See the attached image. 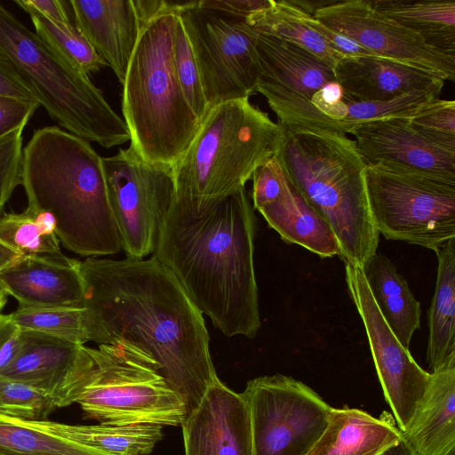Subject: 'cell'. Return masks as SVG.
<instances>
[{
	"instance_id": "obj_15",
	"label": "cell",
	"mask_w": 455,
	"mask_h": 455,
	"mask_svg": "<svg viewBox=\"0 0 455 455\" xmlns=\"http://www.w3.org/2000/svg\"><path fill=\"white\" fill-rule=\"evenodd\" d=\"M313 17L376 56L430 71L444 81L455 79V56L427 45L373 8L371 0L331 1Z\"/></svg>"
},
{
	"instance_id": "obj_39",
	"label": "cell",
	"mask_w": 455,
	"mask_h": 455,
	"mask_svg": "<svg viewBox=\"0 0 455 455\" xmlns=\"http://www.w3.org/2000/svg\"><path fill=\"white\" fill-rule=\"evenodd\" d=\"M38 107L36 100L0 97V137L25 127Z\"/></svg>"
},
{
	"instance_id": "obj_45",
	"label": "cell",
	"mask_w": 455,
	"mask_h": 455,
	"mask_svg": "<svg viewBox=\"0 0 455 455\" xmlns=\"http://www.w3.org/2000/svg\"><path fill=\"white\" fill-rule=\"evenodd\" d=\"M290 4L296 7L299 11L309 14L311 16L314 15L315 12L319 8L330 4L331 0L325 1H317V0H287Z\"/></svg>"
},
{
	"instance_id": "obj_31",
	"label": "cell",
	"mask_w": 455,
	"mask_h": 455,
	"mask_svg": "<svg viewBox=\"0 0 455 455\" xmlns=\"http://www.w3.org/2000/svg\"><path fill=\"white\" fill-rule=\"evenodd\" d=\"M0 455H108L0 413Z\"/></svg>"
},
{
	"instance_id": "obj_3",
	"label": "cell",
	"mask_w": 455,
	"mask_h": 455,
	"mask_svg": "<svg viewBox=\"0 0 455 455\" xmlns=\"http://www.w3.org/2000/svg\"><path fill=\"white\" fill-rule=\"evenodd\" d=\"M28 208L51 213L64 247L84 257L122 250L102 157L89 141L57 126L36 130L23 148Z\"/></svg>"
},
{
	"instance_id": "obj_33",
	"label": "cell",
	"mask_w": 455,
	"mask_h": 455,
	"mask_svg": "<svg viewBox=\"0 0 455 455\" xmlns=\"http://www.w3.org/2000/svg\"><path fill=\"white\" fill-rule=\"evenodd\" d=\"M0 241L20 256L61 253L56 233L45 228L28 208L20 213L4 212L0 219Z\"/></svg>"
},
{
	"instance_id": "obj_5",
	"label": "cell",
	"mask_w": 455,
	"mask_h": 455,
	"mask_svg": "<svg viewBox=\"0 0 455 455\" xmlns=\"http://www.w3.org/2000/svg\"><path fill=\"white\" fill-rule=\"evenodd\" d=\"M283 131L249 99L212 108L172 165L174 201L201 214L245 188L280 149Z\"/></svg>"
},
{
	"instance_id": "obj_41",
	"label": "cell",
	"mask_w": 455,
	"mask_h": 455,
	"mask_svg": "<svg viewBox=\"0 0 455 455\" xmlns=\"http://www.w3.org/2000/svg\"><path fill=\"white\" fill-rule=\"evenodd\" d=\"M0 97L36 100L9 59L0 52Z\"/></svg>"
},
{
	"instance_id": "obj_29",
	"label": "cell",
	"mask_w": 455,
	"mask_h": 455,
	"mask_svg": "<svg viewBox=\"0 0 455 455\" xmlns=\"http://www.w3.org/2000/svg\"><path fill=\"white\" fill-rule=\"evenodd\" d=\"M255 31L272 35L299 45L331 68L345 57L324 40L304 20V13L287 0L270 1L244 20Z\"/></svg>"
},
{
	"instance_id": "obj_47",
	"label": "cell",
	"mask_w": 455,
	"mask_h": 455,
	"mask_svg": "<svg viewBox=\"0 0 455 455\" xmlns=\"http://www.w3.org/2000/svg\"><path fill=\"white\" fill-rule=\"evenodd\" d=\"M20 255L0 241V272Z\"/></svg>"
},
{
	"instance_id": "obj_4",
	"label": "cell",
	"mask_w": 455,
	"mask_h": 455,
	"mask_svg": "<svg viewBox=\"0 0 455 455\" xmlns=\"http://www.w3.org/2000/svg\"><path fill=\"white\" fill-rule=\"evenodd\" d=\"M277 155L290 182L331 227L342 260L363 267L377 253L379 234L355 140L339 131L283 132Z\"/></svg>"
},
{
	"instance_id": "obj_24",
	"label": "cell",
	"mask_w": 455,
	"mask_h": 455,
	"mask_svg": "<svg viewBox=\"0 0 455 455\" xmlns=\"http://www.w3.org/2000/svg\"><path fill=\"white\" fill-rule=\"evenodd\" d=\"M402 437L390 419L359 409L331 407L324 431L306 455H378Z\"/></svg>"
},
{
	"instance_id": "obj_48",
	"label": "cell",
	"mask_w": 455,
	"mask_h": 455,
	"mask_svg": "<svg viewBox=\"0 0 455 455\" xmlns=\"http://www.w3.org/2000/svg\"><path fill=\"white\" fill-rule=\"evenodd\" d=\"M8 294L4 290V288L0 285V313L5 304L7 303Z\"/></svg>"
},
{
	"instance_id": "obj_13",
	"label": "cell",
	"mask_w": 455,
	"mask_h": 455,
	"mask_svg": "<svg viewBox=\"0 0 455 455\" xmlns=\"http://www.w3.org/2000/svg\"><path fill=\"white\" fill-rule=\"evenodd\" d=\"M210 108L256 92L258 32L244 20L199 8L180 14Z\"/></svg>"
},
{
	"instance_id": "obj_32",
	"label": "cell",
	"mask_w": 455,
	"mask_h": 455,
	"mask_svg": "<svg viewBox=\"0 0 455 455\" xmlns=\"http://www.w3.org/2000/svg\"><path fill=\"white\" fill-rule=\"evenodd\" d=\"M14 2L29 14L35 32L76 68L89 76L107 67L75 24L52 21L20 0Z\"/></svg>"
},
{
	"instance_id": "obj_43",
	"label": "cell",
	"mask_w": 455,
	"mask_h": 455,
	"mask_svg": "<svg viewBox=\"0 0 455 455\" xmlns=\"http://www.w3.org/2000/svg\"><path fill=\"white\" fill-rule=\"evenodd\" d=\"M303 13L305 21L344 56L374 55L355 41L344 36L340 33L332 30L322 22L318 21L313 16L305 12Z\"/></svg>"
},
{
	"instance_id": "obj_18",
	"label": "cell",
	"mask_w": 455,
	"mask_h": 455,
	"mask_svg": "<svg viewBox=\"0 0 455 455\" xmlns=\"http://www.w3.org/2000/svg\"><path fill=\"white\" fill-rule=\"evenodd\" d=\"M84 345L32 330L21 329L19 352L0 377L36 387L57 402L59 408L75 403L84 378Z\"/></svg>"
},
{
	"instance_id": "obj_40",
	"label": "cell",
	"mask_w": 455,
	"mask_h": 455,
	"mask_svg": "<svg viewBox=\"0 0 455 455\" xmlns=\"http://www.w3.org/2000/svg\"><path fill=\"white\" fill-rule=\"evenodd\" d=\"M271 0H200L198 7L246 20L269 6Z\"/></svg>"
},
{
	"instance_id": "obj_14",
	"label": "cell",
	"mask_w": 455,
	"mask_h": 455,
	"mask_svg": "<svg viewBox=\"0 0 455 455\" xmlns=\"http://www.w3.org/2000/svg\"><path fill=\"white\" fill-rule=\"evenodd\" d=\"M345 263L349 296L365 328L370 349L385 399L397 427L404 432L425 395L432 374L423 370L380 314L363 268Z\"/></svg>"
},
{
	"instance_id": "obj_17",
	"label": "cell",
	"mask_w": 455,
	"mask_h": 455,
	"mask_svg": "<svg viewBox=\"0 0 455 455\" xmlns=\"http://www.w3.org/2000/svg\"><path fill=\"white\" fill-rule=\"evenodd\" d=\"M180 426L185 455H253L247 402L220 379Z\"/></svg>"
},
{
	"instance_id": "obj_44",
	"label": "cell",
	"mask_w": 455,
	"mask_h": 455,
	"mask_svg": "<svg viewBox=\"0 0 455 455\" xmlns=\"http://www.w3.org/2000/svg\"><path fill=\"white\" fill-rule=\"evenodd\" d=\"M21 4L31 7L52 21L71 23L64 3L60 0H20Z\"/></svg>"
},
{
	"instance_id": "obj_2",
	"label": "cell",
	"mask_w": 455,
	"mask_h": 455,
	"mask_svg": "<svg viewBox=\"0 0 455 455\" xmlns=\"http://www.w3.org/2000/svg\"><path fill=\"white\" fill-rule=\"evenodd\" d=\"M254 235L243 188L201 214L173 200L153 252L228 337L252 339L260 328Z\"/></svg>"
},
{
	"instance_id": "obj_34",
	"label": "cell",
	"mask_w": 455,
	"mask_h": 455,
	"mask_svg": "<svg viewBox=\"0 0 455 455\" xmlns=\"http://www.w3.org/2000/svg\"><path fill=\"white\" fill-rule=\"evenodd\" d=\"M441 93L442 90H416L387 100H344L347 113L339 124L347 134V129L355 124L387 118H411L437 101Z\"/></svg>"
},
{
	"instance_id": "obj_35",
	"label": "cell",
	"mask_w": 455,
	"mask_h": 455,
	"mask_svg": "<svg viewBox=\"0 0 455 455\" xmlns=\"http://www.w3.org/2000/svg\"><path fill=\"white\" fill-rule=\"evenodd\" d=\"M59 405L49 394L26 383L0 377V413L25 420H47Z\"/></svg>"
},
{
	"instance_id": "obj_27",
	"label": "cell",
	"mask_w": 455,
	"mask_h": 455,
	"mask_svg": "<svg viewBox=\"0 0 455 455\" xmlns=\"http://www.w3.org/2000/svg\"><path fill=\"white\" fill-rule=\"evenodd\" d=\"M30 421L42 430L108 455H148L163 438V427L154 425H71L49 419Z\"/></svg>"
},
{
	"instance_id": "obj_1",
	"label": "cell",
	"mask_w": 455,
	"mask_h": 455,
	"mask_svg": "<svg viewBox=\"0 0 455 455\" xmlns=\"http://www.w3.org/2000/svg\"><path fill=\"white\" fill-rule=\"evenodd\" d=\"M78 267L96 343L124 339L148 353L188 414L219 378L203 314L175 276L153 257H89Z\"/></svg>"
},
{
	"instance_id": "obj_20",
	"label": "cell",
	"mask_w": 455,
	"mask_h": 455,
	"mask_svg": "<svg viewBox=\"0 0 455 455\" xmlns=\"http://www.w3.org/2000/svg\"><path fill=\"white\" fill-rule=\"evenodd\" d=\"M344 100H387L416 90H442L444 80L416 66L375 55L345 56L333 68Z\"/></svg>"
},
{
	"instance_id": "obj_38",
	"label": "cell",
	"mask_w": 455,
	"mask_h": 455,
	"mask_svg": "<svg viewBox=\"0 0 455 455\" xmlns=\"http://www.w3.org/2000/svg\"><path fill=\"white\" fill-rule=\"evenodd\" d=\"M418 130L437 140L455 145V101L439 99L408 118Z\"/></svg>"
},
{
	"instance_id": "obj_8",
	"label": "cell",
	"mask_w": 455,
	"mask_h": 455,
	"mask_svg": "<svg viewBox=\"0 0 455 455\" xmlns=\"http://www.w3.org/2000/svg\"><path fill=\"white\" fill-rule=\"evenodd\" d=\"M86 368L75 403L86 417L114 426H180L184 402L158 363L129 341L84 346Z\"/></svg>"
},
{
	"instance_id": "obj_25",
	"label": "cell",
	"mask_w": 455,
	"mask_h": 455,
	"mask_svg": "<svg viewBox=\"0 0 455 455\" xmlns=\"http://www.w3.org/2000/svg\"><path fill=\"white\" fill-rule=\"evenodd\" d=\"M362 268L380 314L400 343L409 348L420 326L421 309L406 279L382 254L375 253Z\"/></svg>"
},
{
	"instance_id": "obj_23",
	"label": "cell",
	"mask_w": 455,
	"mask_h": 455,
	"mask_svg": "<svg viewBox=\"0 0 455 455\" xmlns=\"http://www.w3.org/2000/svg\"><path fill=\"white\" fill-rule=\"evenodd\" d=\"M255 210L283 241L300 245L322 258L339 256V245L331 227L287 176L278 194Z\"/></svg>"
},
{
	"instance_id": "obj_36",
	"label": "cell",
	"mask_w": 455,
	"mask_h": 455,
	"mask_svg": "<svg viewBox=\"0 0 455 455\" xmlns=\"http://www.w3.org/2000/svg\"><path fill=\"white\" fill-rule=\"evenodd\" d=\"M173 58L176 75L183 94L201 123L210 108L204 96L193 49L180 15L174 31Z\"/></svg>"
},
{
	"instance_id": "obj_37",
	"label": "cell",
	"mask_w": 455,
	"mask_h": 455,
	"mask_svg": "<svg viewBox=\"0 0 455 455\" xmlns=\"http://www.w3.org/2000/svg\"><path fill=\"white\" fill-rule=\"evenodd\" d=\"M23 129L17 128L0 137V219L14 189L22 183Z\"/></svg>"
},
{
	"instance_id": "obj_11",
	"label": "cell",
	"mask_w": 455,
	"mask_h": 455,
	"mask_svg": "<svg viewBox=\"0 0 455 455\" xmlns=\"http://www.w3.org/2000/svg\"><path fill=\"white\" fill-rule=\"evenodd\" d=\"M109 202L126 258L153 253L174 199L172 167L143 160L129 146L102 157Z\"/></svg>"
},
{
	"instance_id": "obj_30",
	"label": "cell",
	"mask_w": 455,
	"mask_h": 455,
	"mask_svg": "<svg viewBox=\"0 0 455 455\" xmlns=\"http://www.w3.org/2000/svg\"><path fill=\"white\" fill-rule=\"evenodd\" d=\"M22 330L51 334L78 345L97 342V330L85 307H21L10 314Z\"/></svg>"
},
{
	"instance_id": "obj_46",
	"label": "cell",
	"mask_w": 455,
	"mask_h": 455,
	"mask_svg": "<svg viewBox=\"0 0 455 455\" xmlns=\"http://www.w3.org/2000/svg\"><path fill=\"white\" fill-rule=\"evenodd\" d=\"M378 455H419L411 445L403 437L397 443L390 445Z\"/></svg>"
},
{
	"instance_id": "obj_6",
	"label": "cell",
	"mask_w": 455,
	"mask_h": 455,
	"mask_svg": "<svg viewBox=\"0 0 455 455\" xmlns=\"http://www.w3.org/2000/svg\"><path fill=\"white\" fill-rule=\"evenodd\" d=\"M178 15H160L142 25L122 84L130 146L146 162L171 167L187 151L201 124L176 75Z\"/></svg>"
},
{
	"instance_id": "obj_9",
	"label": "cell",
	"mask_w": 455,
	"mask_h": 455,
	"mask_svg": "<svg viewBox=\"0 0 455 455\" xmlns=\"http://www.w3.org/2000/svg\"><path fill=\"white\" fill-rule=\"evenodd\" d=\"M364 185L379 234L434 251L455 237V182L366 165Z\"/></svg>"
},
{
	"instance_id": "obj_7",
	"label": "cell",
	"mask_w": 455,
	"mask_h": 455,
	"mask_svg": "<svg viewBox=\"0 0 455 455\" xmlns=\"http://www.w3.org/2000/svg\"><path fill=\"white\" fill-rule=\"evenodd\" d=\"M0 52L40 106L68 132L105 148L130 140L103 92L0 3Z\"/></svg>"
},
{
	"instance_id": "obj_19",
	"label": "cell",
	"mask_w": 455,
	"mask_h": 455,
	"mask_svg": "<svg viewBox=\"0 0 455 455\" xmlns=\"http://www.w3.org/2000/svg\"><path fill=\"white\" fill-rule=\"evenodd\" d=\"M78 262L62 252L20 256L0 272V285L21 307H83Z\"/></svg>"
},
{
	"instance_id": "obj_26",
	"label": "cell",
	"mask_w": 455,
	"mask_h": 455,
	"mask_svg": "<svg viewBox=\"0 0 455 455\" xmlns=\"http://www.w3.org/2000/svg\"><path fill=\"white\" fill-rule=\"evenodd\" d=\"M437 277L428 311L427 361L430 373L455 357V237L436 251Z\"/></svg>"
},
{
	"instance_id": "obj_12",
	"label": "cell",
	"mask_w": 455,
	"mask_h": 455,
	"mask_svg": "<svg viewBox=\"0 0 455 455\" xmlns=\"http://www.w3.org/2000/svg\"><path fill=\"white\" fill-rule=\"evenodd\" d=\"M255 51L256 92L266 98L283 132H342L312 105L315 93L336 81L333 68L299 45L265 33L258 32Z\"/></svg>"
},
{
	"instance_id": "obj_22",
	"label": "cell",
	"mask_w": 455,
	"mask_h": 455,
	"mask_svg": "<svg viewBox=\"0 0 455 455\" xmlns=\"http://www.w3.org/2000/svg\"><path fill=\"white\" fill-rule=\"evenodd\" d=\"M431 374L403 435L419 455H455V357Z\"/></svg>"
},
{
	"instance_id": "obj_21",
	"label": "cell",
	"mask_w": 455,
	"mask_h": 455,
	"mask_svg": "<svg viewBox=\"0 0 455 455\" xmlns=\"http://www.w3.org/2000/svg\"><path fill=\"white\" fill-rule=\"evenodd\" d=\"M75 26L124 84L142 25L133 0H71Z\"/></svg>"
},
{
	"instance_id": "obj_10",
	"label": "cell",
	"mask_w": 455,
	"mask_h": 455,
	"mask_svg": "<svg viewBox=\"0 0 455 455\" xmlns=\"http://www.w3.org/2000/svg\"><path fill=\"white\" fill-rule=\"evenodd\" d=\"M253 455H306L324 431L331 407L292 377L274 374L247 382Z\"/></svg>"
},
{
	"instance_id": "obj_28",
	"label": "cell",
	"mask_w": 455,
	"mask_h": 455,
	"mask_svg": "<svg viewBox=\"0 0 455 455\" xmlns=\"http://www.w3.org/2000/svg\"><path fill=\"white\" fill-rule=\"evenodd\" d=\"M371 2L376 12L415 34L427 45L455 56V1Z\"/></svg>"
},
{
	"instance_id": "obj_42",
	"label": "cell",
	"mask_w": 455,
	"mask_h": 455,
	"mask_svg": "<svg viewBox=\"0 0 455 455\" xmlns=\"http://www.w3.org/2000/svg\"><path fill=\"white\" fill-rule=\"evenodd\" d=\"M21 329L9 315L0 313V374L15 359L20 346Z\"/></svg>"
},
{
	"instance_id": "obj_16",
	"label": "cell",
	"mask_w": 455,
	"mask_h": 455,
	"mask_svg": "<svg viewBox=\"0 0 455 455\" xmlns=\"http://www.w3.org/2000/svg\"><path fill=\"white\" fill-rule=\"evenodd\" d=\"M366 165L455 182V145L415 128L408 118H387L351 125L347 132Z\"/></svg>"
}]
</instances>
